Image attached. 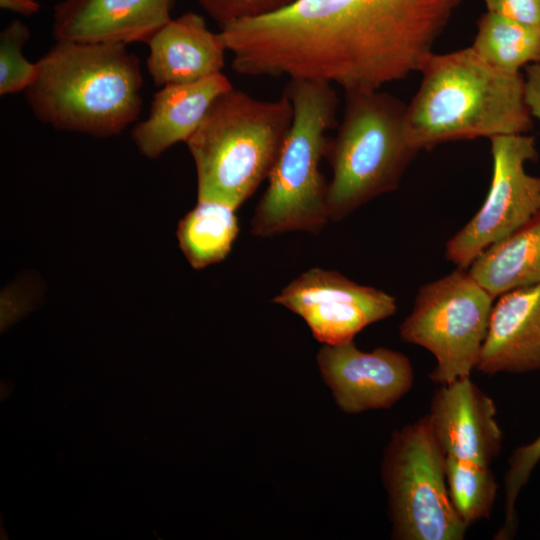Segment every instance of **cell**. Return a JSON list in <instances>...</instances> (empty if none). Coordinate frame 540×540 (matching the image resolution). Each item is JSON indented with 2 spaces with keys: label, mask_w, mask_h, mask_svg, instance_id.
Listing matches in <instances>:
<instances>
[{
  "label": "cell",
  "mask_w": 540,
  "mask_h": 540,
  "mask_svg": "<svg viewBox=\"0 0 540 540\" xmlns=\"http://www.w3.org/2000/svg\"><path fill=\"white\" fill-rule=\"evenodd\" d=\"M463 0H295L221 28L232 67L380 89L418 72Z\"/></svg>",
  "instance_id": "obj_1"
},
{
  "label": "cell",
  "mask_w": 540,
  "mask_h": 540,
  "mask_svg": "<svg viewBox=\"0 0 540 540\" xmlns=\"http://www.w3.org/2000/svg\"><path fill=\"white\" fill-rule=\"evenodd\" d=\"M406 105L405 131L418 151L479 137L525 134L533 126L524 75L500 70L471 47L430 53Z\"/></svg>",
  "instance_id": "obj_2"
},
{
  "label": "cell",
  "mask_w": 540,
  "mask_h": 540,
  "mask_svg": "<svg viewBox=\"0 0 540 540\" xmlns=\"http://www.w3.org/2000/svg\"><path fill=\"white\" fill-rule=\"evenodd\" d=\"M37 63L25 96L42 123L110 137L138 119L143 77L125 44L57 41Z\"/></svg>",
  "instance_id": "obj_3"
},
{
  "label": "cell",
  "mask_w": 540,
  "mask_h": 540,
  "mask_svg": "<svg viewBox=\"0 0 540 540\" xmlns=\"http://www.w3.org/2000/svg\"><path fill=\"white\" fill-rule=\"evenodd\" d=\"M293 119L284 91L274 101L221 93L185 142L195 163L197 200L238 209L268 179Z\"/></svg>",
  "instance_id": "obj_4"
},
{
  "label": "cell",
  "mask_w": 540,
  "mask_h": 540,
  "mask_svg": "<svg viewBox=\"0 0 540 540\" xmlns=\"http://www.w3.org/2000/svg\"><path fill=\"white\" fill-rule=\"evenodd\" d=\"M285 92L293 107L292 123L251 220L252 235L261 238L317 233L330 220L320 161L325 134L337 126V93L328 82L308 79H291Z\"/></svg>",
  "instance_id": "obj_5"
},
{
  "label": "cell",
  "mask_w": 540,
  "mask_h": 540,
  "mask_svg": "<svg viewBox=\"0 0 540 540\" xmlns=\"http://www.w3.org/2000/svg\"><path fill=\"white\" fill-rule=\"evenodd\" d=\"M406 104L380 89L345 91L343 119L325 157L330 220L340 221L372 199L396 190L419 152L405 131Z\"/></svg>",
  "instance_id": "obj_6"
},
{
  "label": "cell",
  "mask_w": 540,
  "mask_h": 540,
  "mask_svg": "<svg viewBox=\"0 0 540 540\" xmlns=\"http://www.w3.org/2000/svg\"><path fill=\"white\" fill-rule=\"evenodd\" d=\"M446 453L424 415L392 433L381 475L396 540H462L468 527L446 482Z\"/></svg>",
  "instance_id": "obj_7"
},
{
  "label": "cell",
  "mask_w": 540,
  "mask_h": 540,
  "mask_svg": "<svg viewBox=\"0 0 540 540\" xmlns=\"http://www.w3.org/2000/svg\"><path fill=\"white\" fill-rule=\"evenodd\" d=\"M494 299L464 268L419 289L399 335L434 356L436 365L429 375L433 382L470 377L476 369Z\"/></svg>",
  "instance_id": "obj_8"
},
{
  "label": "cell",
  "mask_w": 540,
  "mask_h": 540,
  "mask_svg": "<svg viewBox=\"0 0 540 540\" xmlns=\"http://www.w3.org/2000/svg\"><path fill=\"white\" fill-rule=\"evenodd\" d=\"M493 161L487 196L473 218L446 244V258L468 269L487 248L507 238L540 214V177L525 171L538 151L532 136L489 139Z\"/></svg>",
  "instance_id": "obj_9"
},
{
  "label": "cell",
  "mask_w": 540,
  "mask_h": 540,
  "mask_svg": "<svg viewBox=\"0 0 540 540\" xmlns=\"http://www.w3.org/2000/svg\"><path fill=\"white\" fill-rule=\"evenodd\" d=\"M273 302L300 316L315 339L327 345L351 342L365 327L397 310L395 298L387 292L320 267L301 273Z\"/></svg>",
  "instance_id": "obj_10"
},
{
  "label": "cell",
  "mask_w": 540,
  "mask_h": 540,
  "mask_svg": "<svg viewBox=\"0 0 540 540\" xmlns=\"http://www.w3.org/2000/svg\"><path fill=\"white\" fill-rule=\"evenodd\" d=\"M317 364L336 404L349 414L388 409L414 382L413 366L403 353L385 347L366 352L354 341L324 344L317 353Z\"/></svg>",
  "instance_id": "obj_11"
},
{
  "label": "cell",
  "mask_w": 540,
  "mask_h": 540,
  "mask_svg": "<svg viewBox=\"0 0 540 540\" xmlns=\"http://www.w3.org/2000/svg\"><path fill=\"white\" fill-rule=\"evenodd\" d=\"M496 413L492 398L463 377L439 385L426 415L447 456L490 466L503 444Z\"/></svg>",
  "instance_id": "obj_12"
},
{
  "label": "cell",
  "mask_w": 540,
  "mask_h": 540,
  "mask_svg": "<svg viewBox=\"0 0 540 540\" xmlns=\"http://www.w3.org/2000/svg\"><path fill=\"white\" fill-rule=\"evenodd\" d=\"M175 0H62L54 7L56 41L147 43L172 18Z\"/></svg>",
  "instance_id": "obj_13"
},
{
  "label": "cell",
  "mask_w": 540,
  "mask_h": 540,
  "mask_svg": "<svg viewBox=\"0 0 540 540\" xmlns=\"http://www.w3.org/2000/svg\"><path fill=\"white\" fill-rule=\"evenodd\" d=\"M476 369L487 375L540 370V283L499 296Z\"/></svg>",
  "instance_id": "obj_14"
},
{
  "label": "cell",
  "mask_w": 540,
  "mask_h": 540,
  "mask_svg": "<svg viewBox=\"0 0 540 540\" xmlns=\"http://www.w3.org/2000/svg\"><path fill=\"white\" fill-rule=\"evenodd\" d=\"M147 44V70L158 87L195 82L222 72L228 50L221 32L210 31L205 19L191 11L171 19Z\"/></svg>",
  "instance_id": "obj_15"
},
{
  "label": "cell",
  "mask_w": 540,
  "mask_h": 540,
  "mask_svg": "<svg viewBox=\"0 0 540 540\" xmlns=\"http://www.w3.org/2000/svg\"><path fill=\"white\" fill-rule=\"evenodd\" d=\"M232 87L222 72L195 82L161 87L153 96L148 117L132 130L135 145L153 159L172 145L186 142L216 97Z\"/></svg>",
  "instance_id": "obj_16"
},
{
  "label": "cell",
  "mask_w": 540,
  "mask_h": 540,
  "mask_svg": "<svg viewBox=\"0 0 540 540\" xmlns=\"http://www.w3.org/2000/svg\"><path fill=\"white\" fill-rule=\"evenodd\" d=\"M470 274L495 298L540 283V214L483 251Z\"/></svg>",
  "instance_id": "obj_17"
},
{
  "label": "cell",
  "mask_w": 540,
  "mask_h": 540,
  "mask_svg": "<svg viewBox=\"0 0 540 540\" xmlns=\"http://www.w3.org/2000/svg\"><path fill=\"white\" fill-rule=\"evenodd\" d=\"M236 209L216 201L197 200L179 221V248L196 270L223 261L239 233Z\"/></svg>",
  "instance_id": "obj_18"
},
{
  "label": "cell",
  "mask_w": 540,
  "mask_h": 540,
  "mask_svg": "<svg viewBox=\"0 0 540 540\" xmlns=\"http://www.w3.org/2000/svg\"><path fill=\"white\" fill-rule=\"evenodd\" d=\"M470 47L492 66L520 73L521 68L540 63V24H526L486 11L477 21Z\"/></svg>",
  "instance_id": "obj_19"
},
{
  "label": "cell",
  "mask_w": 540,
  "mask_h": 540,
  "mask_svg": "<svg viewBox=\"0 0 540 540\" xmlns=\"http://www.w3.org/2000/svg\"><path fill=\"white\" fill-rule=\"evenodd\" d=\"M445 472L450 501L465 525L489 518L498 490L490 466L446 455Z\"/></svg>",
  "instance_id": "obj_20"
},
{
  "label": "cell",
  "mask_w": 540,
  "mask_h": 540,
  "mask_svg": "<svg viewBox=\"0 0 540 540\" xmlns=\"http://www.w3.org/2000/svg\"><path fill=\"white\" fill-rule=\"evenodd\" d=\"M30 38L28 26L18 19L10 21L0 33V95L25 91L35 80L38 63L29 62L23 47Z\"/></svg>",
  "instance_id": "obj_21"
},
{
  "label": "cell",
  "mask_w": 540,
  "mask_h": 540,
  "mask_svg": "<svg viewBox=\"0 0 540 540\" xmlns=\"http://www.w3.org/2000/svg\"><path fill=\"white\" fill-rule=\"evenodd\" d=\"M540 461V434L531 442L516 448L509 457L504 477V521L495 534V539H511L517 530L515 504L519 493L528 482Z\"/></svg>",
  "instance_id": "obj_22"
},
{
  "label": "cell",
  "mask_w": 540,
  "mask_h": 540,
  "mask_svg": "<svg viewBox=\"0 0 540 540\" xmlns=\"http://www.w3.org/2000/svg\"><path fill=\"white\" fill-rule=\"evenodd\" d=\"M222 28L229 24L275 13L295 0H197Z\"/></svg>",
  "instance_id": "obj_23"
},
{
  "label": "cell",
  "mask_w": 540,
  "mask_h": 540,
  "mask_svg": "<svg viewBox=\"0 0 540 540\" xmlns=\"http://www.w3.org/2000/svg\"><path fill=\"white\" fill-rule=\"evenodd\" d=\"M483 1L489 12L526 24H540V0Z\"/></svg>",
  "instance_id": "obj_24"
},
{
  "label": "cell",
  "mask_w": 540,
  "mask_h": 540,
  "mask_svg": "<svg viewBox=\"0 0 540 540\" xmlns=\"http://www.w3.org/2000/svg\"><path fill=\"white\" fill-rule=\"evenodd\" d=\"M524 96L532 117L540 121V63L524 68Z\"/></svg>",
  "instance_id": "obj_25"
},
{
  "label": "cell",
  "mask_w": 540,
  "mask_h": 540,
  "mask_svg": "<svg viewBox=\"0 0 540 540\" xmlns=\"http://www.w3.org/2000/svg\"><path fill=\"white\" fill-rule=\"evenodd\" d=\"M0 7L23 16L36 14L40 4L36 0H0Z\"/></svg>",
  "instance_id": "obj_26"
}]
</instances>
